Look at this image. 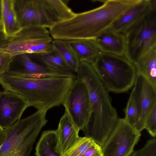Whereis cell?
Wrapping results in <instances>:
<instances>
[{"instance_id": "29", "label": "cell", "mask_w": 156, "mask_h": 156, "mask_svg": "<svg viewBox=\"0 0 156 156\" xmlns=\"http://www.w3.org/2000/svg\"><path fill=\"white\" fill-rule=\"evenodd\" d=\"M1 31V22H0V32Z\"/></svg>"}, {"instance_id": "23", "label": "cell", "mask_w": 156, "mask_h": 156, "mask_svg": "<svg viewBox=\"0 0 156 156\" xmlns=\"http://www.w3.org/2000/svg\"><path fill=\"white\" fill-rule=\"evenodd\" d=\"M94 140L86 136L80 137L75 144L59 156H81L92 144Z\"/></svg>"}, {"instance_id": "4", "label": "cell", "mask_w": 156, "mask_h": 156, "mask_svg": "<svg viewBox=\"0 0 156 156\" xmlns=\"http://www.w3.org/2000/svg\"><path fill=\"white\" fill-rule=\"evenodd\" d=\"M46 111L37 110L5 129L6 140L0 156H29L36 139L47 122Z\"/></svg>"}, {"instance_id": "8", "label": "cell", "mask_w": 156, "mask_h": 156, "mask_svg": "<svg viewBox=\"0 0 156 156\" xmlns=\"http://www.w3.org/2000/svg\"><path fill=\"white\" fill-rule=\"evenodd\" d=\"M140 136L124 118H119L102 147L103 156H130Z\"/></svg>"}, {"instance_id": "3", "label": "cell", "mask_w": 156, "mask_h": 156, "mask_svg": "<svg viewBox=\"0 0 156 156\" xmlns=\"http://www.w3.org/2000/svg\"><path fill=\"white\" fill-rule=\"evenodd\" d=\"M76 73V78L85 84L89 94V116L83 131L85 136L102 147L119 118L117 111L90 64L80 62Z\"/></svg>"}, {"instance_id": "25", "label": "cell", "mask_w": 156, "mask_h": 156, "mask_svg": "<svg viewBox=\"0 0 156 156\" xmlns=\"http://www.w3.org/2000/svg\"><path fill=\"white\" fill-rule=\"evenodd\" d=\"M144 129L151 135L155 137L156 135V105L154 106L146 119Z\"/></svg>"}, {"instance_id": "13", "label": "cell", "mask_w": 156, "mask_h": 156, "mask_svg": "<svg viewBox=\"0 0 156 156\" xmlns=\"http://www.w3.org/2000/svg\"><path fill=\"white\" fill-rule=\"evenodd\" d=\"M20 66L10 67L6 73L12 75L33 77L66 76L71 73L56 70L34 62L30 54L21 55Z\"/></svg>"}, {"instance_id": "17", "label": "cell", "mask_w": 156, "mask_h": 156, "mask_svg": "<svg viewBox=\"0 0 156 156\" xmlns=\"http://www.w3.org/2000/svg\"><path fill=\"white\" fill-rule=\"evenodd\" d=\"M80 62L92 64L101 51L94 38H82L67 41Z\"/></svg>"}, {"instance_id": "14", "label": "cell", "mask_w": 156, "mask_h": 156, "mask_svg": "<svg viewBox=\"0 0 156 156\" xmlns=\"http://www.w3.org/2000/svg\"><path fill=\"white\" fill-rule=\"evenodd\" d=\"M79 131L65 110L60 120L58 128L55 130L56 151L60 155L70 149L79 139Z\"/></svg>"}, {"instance_id": "26", "label": "cell", "mask_w": 156, "mask_h": 156, "mask_svg": "<svg viewBox=\"0 0 156 156\" xmlns=\"http://www.w3.org/2000/svg\"><path fill=\"white\" fill-rule=\"evenodd\" d=\"M15 58L8 53L0 51V75L8 71Z\"/></svg>"}, {"instance_id": "1", "label": "cell", "mask_w": 156, "mask_h": 156, "mask_svg": "<svg viewBox=\"0 0 156 156\" xmlns=\"http://www.w3.org/2000/svg\"><path fill=\"white\" fill-rule=\"evenodd\" d=\"M139 0L101 1V6L94 9L76 13L66 20L49 29L53 39L69 41L96 38L109 28L117 20Z\"/></svg>"}, {"instance_id": "10", "label": "cell", "mask_w": 156, "mask_h": 156, "mask_svg": "<svg viewBox=\"0 0 156 156\" xmlns=\"http://www.w3.org/2000/svg\"><path fill=\"white\" fill-rule=\"evenodd\" d=\"M133 86L140 114L136 129L140 132L144 129L148 115L156 105V87L138 74H137Z\"/></svg>"}, {"instance_id": "19", "label": "cell", "mask_w": 156, "mask_h": 156, "mask_svg": "<svg viewBox=\"0 0 156 156\" xmlns=\"http://www.w3.org/2000/svg\"><path fill=\"white\" fill-rule=\"evenodd\" d=\"M52 43L55 50L62 58L72 71L76 73L80 61L67 41L53 39Z\"/></svg>"}, {"instance_id": "21", "label": "cell", "mask_w": 156, "mask_h": 156, "mask_svg": "<svg viewBox=\"0 0 156 156\" xmlns=\"http://www.w3.org/2000/svg\"><path fill=\"white\" fill-rule=\"evenodd\" d=\"M43 66L62 72L73 73L65 62L55 50L51 53L39 55Z\"/></svg>"}, {"instance_id": "9", "label": "cell", "mask_w": 156, "mask_h": 156, "mask_svg": "<svg viewBox=\"0 0 156 156\" xmlns=\"http://www.w3.org/2000/svg\"><path fill=\"white\" fill-rule=\"evenodd\" d=\"M62 105L79 131L83 130L87 121L90 107L88 91L85 83L76 78Z\"/></svg>"}, {"instance_id": "27", "label": "cell", "mask_w": 156, "mask_h": 156, "mask_svg": "<svg viewBox=\"0 0 156 156\" xmlns=\"http://www.w3.org/2000/svg\"><path fill=\"white\" fill-rule=\"evenodd\" d=\"M81 156H103L102 147L94 141L92 144Z\"/></svg>"}, {"instance_id": "11", "label": "cell", "mask_w": 156, "mask_h": 156, "mask_svg": "<svg viewBox=\"0 0 156 156\" xmlns=\"http://www.w3.org/2000/svg\"><path fill=\"white\" fill-rule=\"evenodd\" d=\"M30 107L21 97L4 90L0 91V127L5 129L20 119L24 112Z\"/></svg>"}, {"instance_id": "20", "label": "cell", "mask_w": 156, "mask_h": 156, "mask_svg": "<svg viewBox=\"0 0 156 156\" xmlns=\"http://www.w3.org/2000/svg\"><path fill=\"white\" fill-rule=\"evenodd\" d=\"M56 137L55 130L44 131L37 144L36 156H59L55 151Z\"/></svg>"}, {"instance_id": "15", "label": "cell", "mask_w": 156, "mask_h": 156, "mask_svg": "<svg viewBox=\"0 0 156 156\" xmlns=\"http://www.w3.org/2000/svg\"><path fill=\"white\" fill-rule=\"evenodd\" d=\"M94 39L101 51L118 56H124L126 48L124 34L109 28Z\"/></svg>"}, {"instance_id": "24", "label": "cell", "mask_w": 156, "mask_h": 156, "mask_svg": "<svg viewBox=\"0 0 156 156\" xmlns=\"http://www.w3.org/2000/svg\"><path fill=\"white\" fill-rule=\"evenodd\" d=\"M130 156H156V139H150L142 148L134 151Z\"/></svg>"}, {"instance_id": "16", "label": "cell", "mask_w": 156, "mask_h": 156, "mask_svg": "<svg viewBox=\"0 0 156 156\" xmlns=\"http://www.w3.org/2000/svg\"><path fill=\"white\" fill-rule=\"evenodd\" d=\"M0 2L1 32L5 36H11L21 29L15 9L14 0Z\"/></svg>"}, {"instance_id": "6", "label": "cell", "mask_w": 156, "mask_h": 156, "mask_svg": "<svg viewBox=\"0 0 156 156\" xmlns=\"http://www.w3.org/2000/svg\"><path fill=\"white\" fill-rule=\"evenodd\" d=\"M53 38L47 28L30 26L21 28L11 36L4 35L0 32V51L15 57L28 54L39 55L55 51Z\"/></svg>"}, {"instance_id": "22", "label": "cell", "mask_w": 156, "mask_h": 156, "mask_svg": "<svg viewBox=\"0 0 156 156\" xmlns=\"http://www.w3.org/2000/svg\"><path fill=\"white\" fill-rule=\"evenodd\" d=\"M125 119L135 129L139 118V110L134 89L130 93L124 110Z\"/></svg>"}, {"instance_id": "28", "label": "cell", "mask_w": 156, "mask_h": 156, "mask_svg": "<svg viewBox=\"0 0 156 156\" xmlns=\"http://www.w3.org/2000/svg\"><path fill=\"white\" fill-rule=\"evenodd\" d=\"M6 135L5 129L0 127V147L3 144L6 140Z\"/></svg>"}, {"instance_id": "12", "label": "cell", "mask_w": 156, "mask_h": 156, "mask_svg": "<svg viewBox=\"0 0 156 156\" xmlns=\"http://www.w3.org/2000/svg\"><path fill=\"white\" fill-rule=\"evenodd\" d=\"M156 10V0H139L121 15L109 28L124 34L150 12Z\"/></svg>"}, {"instance_id": "18", "label": "cell", "mask_w": 156, "mask_h": 156, "mask_svg": "<svg viewBox=\"0 0 156 156\" xmlns=\"http://www.w3.org/2000/svg\"><path fill=\"white\" fill-rule=\"evenodd\" d=\"M140 74L156 87V46L143 55L134 64Z\"/></svg>"}, {"instance_id": "5", "label": "cell", "mask_w": 156, "mask_h": 156, "mask_svg": "<svg viewBox=\"0 0 156 156\" xmlns=\"http://www.w3.org/2000/svg\"><path fill=\"white\" fill-rule=\"evenodd\" d=\"M91 65L108 92H125L134 85L137 75L136 69L124 56L101 51Z\"/></svg>"}, {"instance_id": "2", "label": "cell", "mask_w": 156, "mask_h": 156, "mask_svg": "<svg viewBox=\"0 0 156 156\" xmlns=\"http://www.w3.org/2000/svg\"><path fill=\"white\" fill-rule=\"evenodd\" d=\"M76 78L74 73L41 77L5 73L0 75V84L4 90L18 95L30 106L47 112L62 104Z\"/></svg>"}, {"instance_id": "7", "label": "cell", "mask_w": 156, "mask_h": 156, "mask_svg": "<svg viewBox=\"0 0 156 156\" xmlns=\"http://www.w3.org/2000/svg\"><path fill=\"white\" fill-rule=\"evenodd\" d=\"M124 34V56L134 65L143 55L156 46V10L150 12Z\"/></svg>"}]
</instances>
